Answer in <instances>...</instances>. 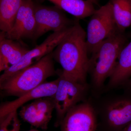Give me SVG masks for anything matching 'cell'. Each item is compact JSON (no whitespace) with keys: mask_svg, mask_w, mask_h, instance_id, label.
<instances>
[{"mask_svg":"<svg viewBox=\"0 0 131 131\" xmlns=\"http://www.w3.org/2000/svg\"><path fill=\"white\" fill-rule=\"evenodd\" d=\"M89 54L86 32L77 19L52 51L53 58L61 65L64 74L78 82L87 84Z\"/></svg>","mask_w":131,"mask_h":131,"instance_id":"1","label":"cell"},{"mask_svg":"<svg viewBox=\"0 0 131 131\" xmlns=\"http://www.w3.org/2000/svg\"><path fill=\"white\" fill-rule=\"evenodd\" d=\"M126 42L124 32L118 31L102 42L91 53L88 73L95 89H101L106 79L112 74Z\"/></svg>","mask_w":131,"mask_h":131,"instance_id":"2","label":"cell"},{"mask_svg":"<svg viewBox=\"0 0 131 131\" xmlns=\"http://www.w3.org/2000/svg\"><path fill=\"white\" fill-rule=\"evenodd\" d=\"M52 52L37 62L0 83L3 93L19 97L44 83L56 73Z\"/></svg>","mask_w":131,"mask_h":131,"instance_id":"3","label":"cell"},{"mask_svg":"<svg viewBox=\"0 0 131 131\" xmlns=\"http://www.w3.org/2000/svg\"><path fill=\"white\" fill-rule=\"evenodd\" d=\"M87 26L86 43L89 54H91L104 40L118 30L110 1L96 9L91 16Z\"/></svg>","mask_w":131,"mask_h":131,"instance_id":"4","label":"cell"},{"mask_svg":"<svg viewBox=\"0 0 131 131\" xmlns=\"http://www.w3.org/2000/svg\"><path fill=\"white\" fill-rule=\"evenodd\" d=\"M59 78L57 91L52 97L57 112V127L60 125L66 113L83 100L88 88V84L78 82L62 72Z\"/></svg>","mask_w":131,"mask_h":131,"instance_id":"5","label":"cell"},{"mask_svg":"<svg viewBox=\"0 0 131 131\" xmlns=\"http://www.w3.org/2000/svg\"><path fill=\"white\" fill-rule=\"evenodd\" d=\"M72 27L60 31L53 32L41 44L32 50H29L18 63L3 72L0 77V83L19 71L37 62L45 56L52 52Z\"/></svg>","mask_w":131,"mask_h":131,"instance_id":"6","label":"cell"},{"mask_svg":"<svg viewBox=\"0 0 131 131\" xmlns=\"http://www.w3.org/2000/svg\"><path fill=\"white\" fill-rule=\"evenodd\" d=\"M35 15L37 29L34 40L49 31L56 32L70 28L76 20L68 18L63 10L56 6L35 5Z\"/></svg>","mask_w":131,"mask_h":131,"instance_id":"7","label":"cell"},{"mask_svg":"<svg viewBox=\"0 0 131 131\" xmlns=\"http://www.w3.org/2000/svg\"><path fill=\"white\" fill-rule=\"evenodd\" d=\"M60 126L61 131H96L95 110L89 102L78 104L66 113Z\"/></svg>","mask_w":131,"mask_h":131,"instance_id":"8","label":"cell"},{"mask_svg":"<svg viewBox=\"0 0 131 131\" xmlns=\"http://www.w3.org/2000/svg\"><path fill=\"white\" fill-rule=\"evenodd\" d=\"M54 109L55 105L52 97L38 98L22 106L19 115L23 120L32 126L46 130Z\"/></svg>","mask_w":131,"mask_h":131,"instance_id":"9","label":"cell"},{"mask_svg":"<svg viewBox=\"0 0 131 131\" xmlns=\"http://www.w3.org/2000/svg\"><path fill=\"white\" fill-rule=\"evenodd\" d=\"M35 5L32 0H23L13 27L5 33L6 37L14 40L34 39L37 29Z\"/></svg>","mask_w":131,"mask_h":131,"instance_id":"10","label":"cell"},{"mask_svg":"<svg viewBox=\"0 0 131 131\" xmlns=\"http://www.w3.org/2000/svg\"><path fill=\"white\" fill-rule=\"evenodd\" d=\"M103 117L110 130L123 129L131 122V100L119 98L109 102L103 110Z\"/></svg>","mask_w":131,"mask_h":131,"instance_id":"11","label":"cell"},{"mask_svg":"<svg viewBox=\"0 0 131 131\" xmlns=\"http://www.w3.org/2000/svg\"><path fill=\"white\" fill-rule=\"evenodd\" d=\"M59 81V78L52 81L44 82L16 100L2 103L0 107V118L9 113L17 111L19 108L29 101L44 97H53L57 91Z\"/></svg>","mask_w":131,"mask_h":131,"instance_id":"12","label":"cell"},{"mask_svg":"<svg viewBox=\"0 0 131 131\" xmlns=\"http://www.w3.org/2000/svg\"><path fill=\"white\" fill-rule=\"evenodd\" d=\"M29 50L20 44L0 34V71H5L18 63Z\"/></svg>","mask_w":131,"mask_h":131,"instance_id":"13","label":"cell"},{"mask_svg":"<svg viewBox=\"0 0 131 131\" xmlns=\"http://www.w3.org/2000/svg\"><path fill=\"white\" fill-rule=\"evenodd\" d=\"M131 40L122 48L108 83V88L118 86L131 76Z\"/></svg>","mask_w":131,"mask_h":131,"instance_id":"14","label":"cell"},{"mask_svg":"<svg viewBox=\"0 0 131 131\" xmlns=\"http://www.w3.org/2000/svg\"><path fill=\"white\" fill-rule=\"evenodd\" d=\"M63 11L75 16L83 19L91 16L96 9L94 4L86 0H47Z\"/></svg>","mask_w":131,"mask_h":131,"instance_id":"15","label":"cell"},{"mask_svg":"<svg viewBox=\"0 0 131 131\" xmlns=\"http://www.w3.org/2000/svg\"><path fill=\"white\" fill-rule=\"evenodd\" d=\"M23 0H0V29L8 32L12 28Z\"/></svg>","mask_w":131,"mask_h":131,"instance_id":"16","label":"cell"},{"mask_svg":"<svg viewBox=\"0 0 131 131\" xmlns=\"http://www.w3.org/2000/svg\"><path fill=\"white\" fill-rule=\"evenodd\" d=\"M118 30L124 32L131 27V0H110Z\"/></svg>","mask_w":131,"mask_h":131,"instance_id":"17","label":"cell"},{"mask_svg":"<svg viewBox=\"0 0 131 131\" xmlns=\"http://www.w3.org/2000/svg\"><path fill=\"white\" fill-rule=\"evenodd\" d=\"M16 112L17 111L9 113L5 117L0 118V131H8V126Z\"/></svg>","mask_w":131,"mask_h":131,"instance_id":"18","label":"cell"},{"mask_svg":"<svg viewBox=\"0 0 131 131\" xmlns=\"http://www.w3.org/2000/svg\"><path fill=\"white\" fill-rule=\"evenodd\" d=\"M13 126L12 129L8 131H19L20 129V124L18 118L17 112L15 114L13 120Z\"/></svg>","mask_w":131,"mask_h":131,"instance_id":"19","label":"cell"},{"mask_svg":"<svg viewBox=\"0 0 131 131\" xmlns=\"http://www.w3.org/2000/svg\"><path fill=\"white\" fill-rule=\"evenodd\" d=\"M118 131H131V122L123 129Z\"/></svg>","mask_w":131,"mask_h":131,"instance_id":"20","label":"cell"},{"mask_svg":"<svg viewBox=\"0 0 131 131\" xmlns=\"http://www.w3.org/2000/svg\"><path fill=\"white\" fill-rule=\"evenodd\" d=\"M92 3H93L94 5H95L99 6V3L97 0H86Z\"/></svg>","mask_w":131,"mask_h":131,"instance_id":"21","label":"cell"},{"mask_svg":"<svg viewBox=\"0 0 131 131\" xmlns=\"http://www.w3.org/2000/svg\"><path fill=\"white\" fill-rule=\"evenodd\" d=\"M129 85L131 86V80L130 81V82H129Z\"/></svg>","mask_w":131,"mask_h":131,"instance_id":"22","label":"cell"},{"mask_svg":"<svg viewBox=\"0 0 131 131\" xmlns=\"http://www.w3.org/2000/svg\"><path fill=\"white\" fill-rule=\"evenodd\" d=\"M29 131H38L37 130H31Z\"/></svg>","mask_w":131,"mask_h":131,"instance_id":"23","label":"cell"},{"mask_svg":"<svg viewBox=\"0 0 131 131\" xmlns=\"http://www.w3.org/2000/svg\"><path fill=\"white\" fill-rule=\"evenodd\" d=\"M97 1H98V2H99V1H100V0H97Z\"/></svg>","mask_w":131,"mask_h":131,"instance_id":"24","label":"cell"}]
</instances>
